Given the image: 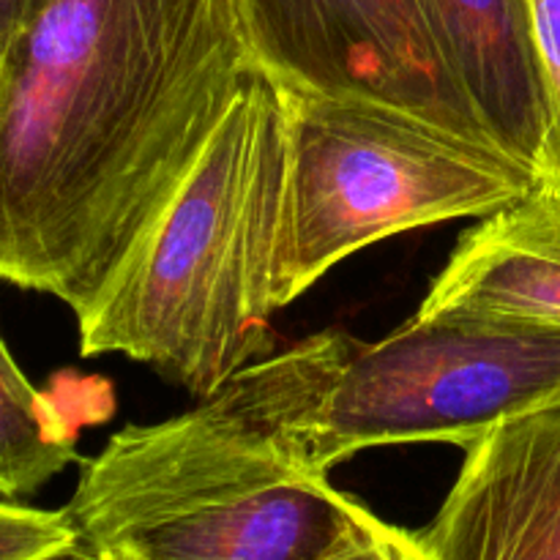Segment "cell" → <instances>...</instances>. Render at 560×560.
<instances>
[{
	"label": "cell",
	"mask_w": 560,
	"mask_h": 560,
	"mask_svg": "<svg viewBox=\"0 0 560 560\" xmlns=\"http://www.w3.org/2000/svg\"><path fill=\"white\" fill-rule=\"evenodd\" d=\"M312 560H432L419 534L397 528L364 509L353 525L342 530L320 556Z\"/></svg>",
	"instance_id": "4fadbf2b"
},
{
	"label": "cell",
	"mask_w": 560,
	"mask_h": 560,
	"mask_svg": "<svg viewBox=\"0 0 560 560\" xmlns=\"http://www.w3.org/2000/svg\"><path fill=\"white\" fill-rule=\"evenodd\" d=\"M217 397L320 474L375 446L468 448L558 402L560 326L416 312L375 342L315 334L246 366Z\"/></svg>",
	"instance_id": "3957f363"
},
{
	"label": "cell",
	"mask_w": 560,
	"mask_h": 560,
	"mask_svg": "<svg viewBox=\"0 0 560 560\" xmlns=\"http://www.w3.org/2000/svg\"><path fill=\"white\" fill-rule=\"evenodd\" d=\"M454 82L487 135L539 175L547 96L530 0H419Z\"/></svg>",
	"instance_id": "ba28073f"
},
{
	"label": "cell",
	"mask_w": 560,
	"mask_h": 560,
	"mask_svg": "<svg viewBox=\"0 0 560 560\" xmlns=\"http://www.w3.org/2000/svg\"><path fill=\"white\" fill-rule=\"evenodd\" d=\"M279 91L288 113L279 310L377 241L487 219L536 186V175L498 148L399 109Z\"/></svg>",
	"instance_id": "5b68a950"
},
{
	"label": "cell",
	"mask_w": 560,
	"mask_h": 560,
	"mask_svg": "<svg viewBox=\"0 0 560 560\" xmlns=\"http://www.w3.org/2000/svg\"><path fill=\"white\" fill-rule=\"evenodd\" d=\"M235 5L257 71L284 91L383 104L498 148L454 82L419 0H235Z\"/></svg>",
	"instance_id": "8992f818"
},
{
	"label": "cell",
	"mask_w": 560,
	"mask_h": 560,
	"mask_svg": "<svg viewBox=\"0 0 560 560\" xmlns=\"http://www.w3.org/2000/svg\"><path fill=\"white\" fill-rule=\"evenodd\" d=\"M44 3L47 0H0V69H3L5 55L11 52L20 33L31 25Z\"/></svg>",
	"instance_id": "5bb4252c"
},
{
	"label": "cell",
	"mask_w": 560,
	"mask_h": 560,
	"mask_svg": "<svg viewBox=\"0 0 560 560\" xmlns=\"http://www.w3.org/2000/svg\"><path fill=\"white\" fill-rule=\"evenodd\" d=\"M252 74L235 0H47L0 69V282L82 315Z\"/></svg>",
	"instance_id": "6da1fadb"
},
{
	"label": "cell",
	"mask_w": 560,
	"mask_h": 560,
	"mask_svg": "<svg viewBox=\"0 0 560 560\" xmlns=\"http://www.w3.org/2000/svg\"><path fill=\"white\" fill-rule=\"evenodd\" d=\"M530 14L547 96V137L536 184L560 191V0H530Z\"/></svg>",
	"instance_id": "7c38bea8"
},
{
	"label": "cell",
	"mask_w": 560,
	"mask_h": 560,
	"mask_svg": "<svg viewBox=\"0 0 560 560\" xmlns=\"http://www.w3.org/2000/svg\"><path fill=\"white\" fill-rule=\"evenodd\" d=\"M284 189V98L257 71L162 213L77 315L80 353L140 361L200 402L271 355Z\"/></svg>",
	"instance_id": "7a4b0ae2"
},
{
	"label": "cell",
	"mask_w": 560,
	"mask_h": 560,
	"mask_svg": "<svg viewBox=\"0 0 560 560\" xmlns=\"http://www.w3.org/2000/svg\"><path fill=\"white\" fill-rule=\"evenodd\" d=\"M419 312L560 326V191L536 184L468 230Z\"/></svg>",
	"instance_id": "9c48e42d"
},
{
	"label": "cell",
	"mask_w": 560,
	"mask_h": 560,
	"mask_svg": "<svg viewBox=\"0 0 560 560\" xmlns=\"http://www.w3.org/2000/svg\"><path fill=\"white\" fill-rule=\"evenodd\" d=\"M80 550L66 512L33 509L0 495V560H60Z\"/></svg>",
	"instance_id": "8fae6325"
},
{
	"label": "cell",
	"mask_w": 560,
	"mask_h": 560,
	"mask_svg": "<svg viewBox=\"0 0 560 560\" xmlns=\"http://www.w3.org/2000/svg\"><path fill=\"white\" fill-rule=\"evenodd\" d=\"M364 509L211 397L115 432L63 512L80 547L124 560H312Z\"/></svg>",
	"instance_id": "277c9868"
},
{
	"label": "cell",
	"mask_w": 560,
	"mask_h": 560,
	"mask_svg": "<svg viewBox=\"0 0 560 560\" xmlns=\"http://www.w3.org/2000/svg\"><path fill=\"white\" fill-rule=\"evenodd\" d=\"M85 560H124V558H115V556H102V552H88Z\"/></svg>",
	"instance_id": "2e32d148"
},
{
	"label": "cell",
	"mask_w": 560,
	"mask_h": 560,
	"mask_svg": "<svg viewBox=\"0 0 560 560\" xmlns=\"http://www.w3.org/2000/svg\"><path fill=\"white\" fill-rule=\"evenodd\" d=\"M77 438L58 405L25 377L0 337V495L42 490L77 459Z\"/></svg>",
	"instance_id": "30bf717a"
},
{
	"label": "cell",
	"mask_w": 560,
	"mask_h": 560,
	"mask_svg": "<svg viewBox=\"0 0 560 560\" xmlns=\"http://www.w3.org/2000/svg\"><path fill=\"white\" fill-rule=\"evenodd\" d=\"M85 558H88V550H85V547H80V550L71 552V556H66V558H60V560H85Z\"/></svg>",
	"instance_id": "9a60e30c"
},
{
	"label": "cell",
	"mask_w": 560,
	"mask_h": 560,
	"mask_svg": "<svg viewBox=\"0 0 560 560\" xmlns=\"http://www.w3.org/2000/svg\"><path fill=\"white\" fill-rule=\"evenodd\" d=\"M419 541L432 560H560V399L465 448Z\"/></svg>",
	"instance_id": "52a82bcc"
}]
</instances>
